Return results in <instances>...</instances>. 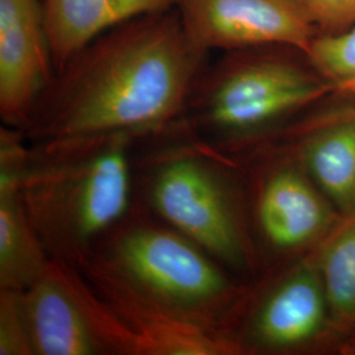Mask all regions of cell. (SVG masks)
Segmentation results:
<instances>
[{"mask_svg":"<svg viewBox=\"0 0 355 355\" xmlns=\"http://www.w3.org/2000/svg\"><path fill=\"white\" fill-rule=\"evenodd\" d=\"M312 252L328 299L333 330L355 334V215L341 216Z\"/></svg>","mask_w":355,"mask_h":355,"instance_id":"obj_15","label":"cell"},{"mask_svg":"<svg viewBox=\"0 0 355 355\" xmlns=\"http://www.w3.org/2000/svg\"><path fill=\"white\" fill-rule=\"evenodd\" d=\"M135 203L184 234L229 272L253 271L257 253L234 186L237 162L177 124L137 139Z\"/></svg>","mask_w":355,"mask_h":355,"instance_id":"obj_3","label":"cell"},{"mask_svg":"<svg viewBox=\"0 0 355 355\" xmlns=\"http://www.w3.org/2000/svg\"><path fill=\"white\" fill-rule=\"evenodd\" d=\"M318 76L341 91H355V24L336 35H318L305 53Z\"/></svg>","mask_w":355,"mask_h":355,"instance_id":"obj_16","label":"cell"},{"mask_svg":"<svg viewBox=\"0 0 355 355\" xmlns=\"http://www.w3.org/2000/svg\"><path fill=\"white\" fill-rule=\"evenodd\" d=\"M140 343L142 355H236L224 336L157 304L99 266L76 267Z\"/></svg>","mask_w":355,"mask_h":355,"instance_id":"obj_10","label":"cell"},{"mask_svg":"<svg viewBox=\"0 0 355 355\" xmlns=\"http://www.w3.org/2000/svg\"><path fill=\"white\" fill-rule=\"evenodd\" d=\"M296 153L299 165L340 216L355 215V111L311 128Z\"/></svg>","mask_w":355,"mask_h":355,"instance_id":"obj_14","label":"cell"},{"mask_svg":"<svg viewBox=\"0 0 355 355\" xmlns=\"http://www.w3.org/2000/svg\"><path fill=\"white\" fill-rule=\"evenodd\" d=\"M253 215L265 246L278 254L313 249L341 218L299 162L267 170L257 187Z\"/></svg>","mask_w":355,"mask_h":355,"instance_id":"obj_9","label":"cell"},{"mask_svg":"<svg viewBox=\"0 0 355 355\" xmlns=\"http://www.w3.org/2000/svg\"><path fill=\"white\" fill-rule=\"evenodd\" d=\"M179 0H41L55 73L114 26L177 8Z\"/></svg>","mask_w":355,"mask_h":355,"instance_id":"obj_13","label":"cell"},{"mask_svg":"<svg viewBox=\"0 0 355 355\" xmlns=\"http://www.w3.org/2000/svg\"><path fill=\"white\" fill-rule=\"evenodd\" d=\"M318 35H336L355 24V0H300Z\"/></svg>","mask_w":355,"mask_h":355,"instance_id":"obj_18","label":"cell"},{"mask_svg":"<svg viewBox=\"0 0 355 355\" xmlns=\"http://www.w3.org/2000/svg\"><path fill=\"white\" fill-rule=\"evenodd\" d=\"M55 69L41 0H0V116L23 130Z\"/></svg>","mask_w":355,"mask_h":355,"instance_id":"obj_8","label":"cell"},{"mask_svg":"<svg viewBox=\"0 0 355 355\" xmlns=\"http://www.w3.org/2000/svg\"><path fill=\"white\" fill-rule=\"evenodd\" d=\"M85 262L220 334L245 292L202 246L136 203L96 242Z\"/></svg>","mask_w":355,"mask_h":355,"instance_id":"obj_4","label":"cell"},{"mask_svg":"<svg viewBox=\"0 0 355 355\" xmlns=\"http://www.w3.org/2000/svg\"><path fill=\"white\" fill-rule=\"evenodd\" d=\"M191 41L205 51L283 45L305 54L318 31L300 0H179Z\"/></svg>","mask_w":355,"mask_h":355,"instance_id":"obj_7","label":"cell"},{"mask_svg":"<svg viewBox=\"0 0 355 355\" xmlns=\"http://www.w3.org/2000/svg\"><path fill=\"white\" fill-rule=\"evenodd\" d=\"M290 46L225 51L207 64L180 124L218 152L262 135L338 89L292 57Z\"/></svg>","mask_w":355,"mask_h":355,"instance_id":"obj_5","label":"cell"},{"mask_svg":"<svg viewBox=\"0 0 355 355\" xmlns=\"http://www.w3.org/2000/svg\"><path fill=\"white\" fill-rule=\"evenodd\" d=\"M136 140L110 135L29 144L21 193L53 259L80 266L132 209Z\"/></svg>","mask_w":355,"mask_h":355,"instance_id":"obj_2","label":"cell"},{"mask_svg":"<svg viewBox=\"0 0 355 355\" xmlns=\"http://www.w3.org/2000/svg\"><path fill=\"white\" fill-rule=\"evenodd\" d=\"M236 305L225 324L233 318H242L240 329L228 336L241 354L248 350L291 353L311 346L328 330H333L329 304L313 252L267 283L249 306Z\"/></svg>","mask_w":355,"mask_h":355,"instance_id":"obj_6","label":"cell"},{"mask_svg":"<svg viewBox=\"0 0 355 355\" xmlns=\"http://www.w3.org/2000/svg\"><path fill=\"white\" fill-rule=\"evenodd\" d=\"M29 142L20 129H0V288L26 291L51 265L37 230L26 212L21 182Z\"/></svg>","mask_w":355,"mask_h":355,"instance_id":"obj_11","label":"cell"},{"mask_svg":"<svg viewBox=\"0 0 355 355\" xmlns=\"http://www.w3.org/2000/svg\"><path fill=\"white\" fill-rule=\"evenodd\" d=\"M0 355H33L23 291L0 288Z\"/></svg>","mask_w":355,"mask_h":355,"instance_id":"obj_17","label":"cell"},{"mask_svg":"<svg viewBox=\"0 0 355 355\" xmlns=\"http://www.w3.org/2000/svg\"><path fill=\"white\" fill-rule=\"evenodd\" d=\"M23 297L33 355H107L67 280L64 262L51 259Z\"/></svg>","mask_w":355,"mask_h":355,"instance_id":"obj_12","label":"cell"},{"mask_svg":"<svg viewBox=\"0 0 355 355\" xmlns=\"http://www.w3.org/2000/svg\"><path fill=\"white\" fill-rule=\"evenodd\" d=\"M208 58L177 8L114 26L54 74L23 129L26 141L159 133L183 117Z\"/></svg>","mask_w":355,"mask_h":355,"instance_id":"obj_1","label":"cell"},{"mask_svg":"<svg viewBox=\"0 0 355 355\" xmlns=\"http://www.w3.org/2000/svg\"><path fill=\"white\" fill-rule=\"evenodd\" d=\"M346 350H347V353H350V354H355V343H350V345L346 347Z\"/></svg>","mask_w":355,"mask_h":355,"instance_id":"obj_19","label":"cell"}]
</instances>
